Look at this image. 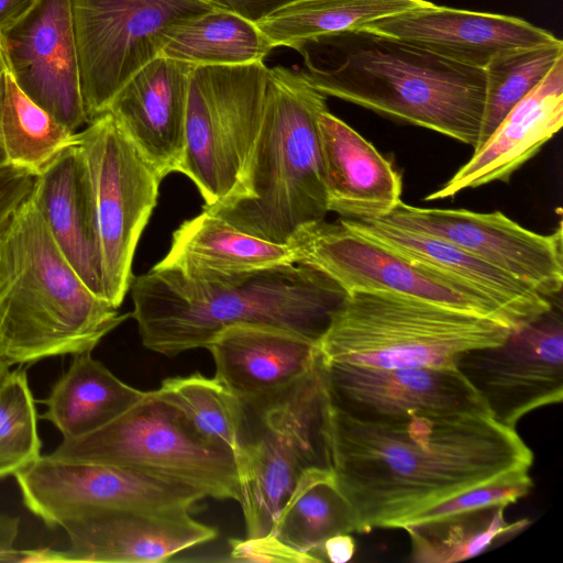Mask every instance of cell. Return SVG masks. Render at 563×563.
<instances>
[{"instance_id":"cell-1","label":"cell","mask_w":563,"mask_h":563,"mask_svg":"<svg viewBox=\"0 0 563 563\" xmlns=\"http://www.w3.org/2000/svg\"><path fill=\"white\" fill-rule=\"evenodd\" d=\"M330 468L357 531L399 528L409 517L474 486L529 472L533 454L487 412L360 421L329 404Z\"/></svg>"},{"instance_id":"cell-2","label":"cell","mask_w":563,"mask_h":563,"mask_svg":"<svg viewBox=\"0 0 563 563\" xmlns=\"http://www.w3.org/2000/svg\"><path fill=\"white\" fill-rule=\"evenodd\" d=\"M298 71L325 97L477 145L486 74L419 46L363 30L305 44Z\"/></svg>"},{"instance_id":"cell-3","label":"cell","mask_w":563,"mask_h":563,"mask_svg":"<svg viewBox=\"0 0 563 563\" xmlns=\"http://www.w3.org/2000/svg\"><path fill=\"white\" fill-rule=\"evenodd\" d=\"M130 288L142 344L167 357L206 349L222 330L239 324L274 327L318 342L344 296L298 264L207 280L153 266Z\"/></svg>"},{"instance_id":"cell-4","label":"cell","mask_w":563,"mask_h":563,"mask_svg":"<svg viewBox=\"0 0 563 563\" xmlns=\"http://www.w3.org/2000/svg\"><path fill=\"white\" fill-rule=\"evenodd\" d=\"M129 317L87 287L29 195L0 230L3 360L14 366L92 352Z\"/></svg>"},{"instance_id":"cell-5","label":"cell","mask_w":563,"mask_h":563,"mask_svg":"<svg viewBox=\"0 0 563 563\" xmlns=\"http://www.w3.org/2000/svg\"><path fill=\"white\" fill-rule=\"evenodd\" d=\"M327 97L298 71L268 68L261 130L234 191L203 207L234 228L287 243L328 211L318 117Z\"/></svg>"},{"instance_id":"cell-6","label":"cell","mask_w":563,"mask_h":563,"mask_svg":"<svg viewBox=\"0 0 563 563\" xmlns=\"http://www.w3.org/2000/svg\"><path fill=\"white\" fill-rule=\"evenodd\" d=\"M512 329L494 319L380 291L343 296L317 342L319 358L372 368L456 366L472 350L501 344Z\"/></svg>"},{"instance_id":"cell-7","label":"cell","mask_w":563,"mask_h":563,"mask_svg":"<svg viewBox=\"0 0 563 563\" xmlns=\"http://www.w3.org/2000/svg\"><path fill=\"white\" fill-rule=\"evenodd\" d=\"M329 404L316 360L312 369L286 391L244 405L242 444L234 461L246 538L271 532L307 470L330 468L324 438Z\"/></svg>"},{"instance_id":"cell-8","label":"cell","mask_w":563,"mask_h":563,"mask_svg":"<svg viewBox=\"0 0 563 563\" xmlns=\"http://www.w3.org/2000/svg\"><path fill=\"white\" fill-rule=\"evenodd\" d=\"M48 455L118 465L192 486L207 497L240 499L233 455L199 439L154 390L95 432L63 440Z\"/></svg>"},{"instance_id":"cell-9","label":"cell","mask_w":563,"mask_h":563,"mask_svg":"<svg viewBox=\"0 0 563 563\" xmlns=\"http://www.w3.org/2000/svg\"><path fill=\"white\" fill-rule=\"evenodd\" d=\"M267 74L264 62L192 67L178 173L197 187L203 207L227 199L240 180L261 130Z\"/></svg>"},{"instance_id":"cell-10","label":"cell","mask_w":563,"mask_h":563,"mask_svg":"<svg viewBox=\"0 0 563 563\" xmlns=\"http://www.w3.org/2000/svg\"><path fill=\"white\" fill-rule=\"evenodd\" d=\"M77 145L95 199L103 297L119 309L134 278V253L163 179L109 112L77 132Z\"/></svg>"},{"instance_id":"cell-11","label":"cell","mask_w":563,"mask_h":563,"mask_svg":"<svg viewBox=\"0 0 563 563\" xmlns=\"http://www.w3.org/2000/svg\"><path fill=\"white\" fill-rule=\"evenodd\" d=\"M216 5L203 0H70L87 124L159 56L170 25Z\"/></svg>"},{"instance_id":"cell-12","label":"cell","mask_w":563,"mask_h":563,"mask_svg":"<svg viewBox=\"0 0 563 563\" xmlns=\"http://www.w3.org/2000/svg\"><path fill=\"white\" fill-rule=\"evenodd\" d=\"M295 264L309 267L344 295L380 291L486 317L511 329L507 316L479 292L354 232L340 220L301 225L287 241Z\"/></svg>"},{"instance_id":"cell-13","label":"cell","mask_w":563,"mask_h":563,"mask_svg":"<svg viewBox=\"0 0 563 563\" xmlns=\"http://www.w3.org/2000/svg\"><path fill=\"white\" fill-rule=\"evenodd\" d=\"M25 507L51 527L95 509L188 508L199 489L118 465L44 455L15 473Z\"/></svg>"},{"instance_id":"cell-14","label":"cell","mask_w":563,"mask_h":563,"mask_svg":"<svg viewBox=\"0 0 563 563\" xmlns=\"http://www.w3.org/2000/svg\"><path fill=\"white\" fill-rule=\"evenodd\" d=\"M489 415L516 428L529 412L563 398V321L553 306L512 329L499 345L468 351L456 362Z\"/></svg>"},{"instance_id":"cell-15","label":"cell","mask_w":563,"mask_h":563,"mask_svg":"<svg viewBox=\"0 0 563 563\" xmlns=\"http://www.w3.org/2000/svg\"><path fill=\"white\" fill-rule=\"evenodd\" d=\"M448 241L554 300L563 286L562 224L551 234L530 231L500 211L435 209L402 201L379 218Z\"/></svg>"},{"instance_id":"cell-16","label":"cell","mask_w":563,"mask_h":563,"mask_svg":"<svg viewBox=\"0 0 563 563\" xmlns=\"http://www.w3.org/2000/svg\"><path fill=\"white\" fill-rule=\"evenodd\" d=\"M69 547L15 551L12 562L156 563L217 538L188 508H103L65 522Z\"/></svg>"},{"instance_id":"cell-17","label":"cell","mask_w":563,"mask_h":563,"mask_svg":"<svg viewBox=\"0 0 563 563\" xmlns=\"http://www.w3.org/2000/svg\"><path fill=\"white\" fill-rule=\"evenodd\" d=\"M330 404L364 422L413 416L488 412L457 366L372 368L324 363L317 356Z\"/></svg>"},{"instance_id":"cell-18","label":"cell","mask_w":563,"mask_h":563,"mask_svg":"<svg viewBox=\"0 0 563 563\" xmlns=\"http://www.w3.org/2000/svg\"><path fill=\"white\" fill-rule=\"evenodd\" d=\"M7 68L19 88L76 132L87 124L70 0H36L0 31Z\"/></svg>"},{"instance_id":"cell-19","label":"cell","mask_w":563,"mask_h":563,"mask_svg":"<svg viewBox=\"0 0 563 563\" xmlns=\"http://www.w3.org/2000/svg\"><path fill=\"white\" fill-rule=\"evenodd\" d=\"M362 30L482 69L500 53L558 40L550 31L521 18L432 2L373 21Z\"/></svg>"},{"instance_id":"cell-20","label":"cell","mask_w":563,"mask_h":563,"mask_svg":"<svg viewBox=\"0 0 563 563\" xmlns=\"http://www.w3.org/2000/svg\"><path fill=\"white\" fill-rule=\"evenodd\" d=\"M194 65L157 57L115 96L107 112L164 179L178 173L186 144V114Z\"/></svg>"},{"instance_id":"cell-21","label":"cell","mask_w":563,"mask_h":563,"mask_svg":"<svg viewBox=\"0 0 563 563\" xmlns=\"http://www.w3.org/2000/svg\"><path fill=\"white\" fill-rule=\"evenodd\" d=\"M354 232L426 266L493 301L519 328L554 306L506 272L442 239L410 231L383 219H339Z\"/></svg>"},{"instance_id":"cell-22","label":"cell","mask_w":563,"mask_h":563,"mask_svg":"<svg viewBox=\"0 0 563 563\" xmlns=\"http://www.w3.org/2000/svg\"><path fill=\"white\" fill-rule=\"evenodd\" d=\"M563 124V58L503 119L473 156L424 200L452 198L463 190L507 181Z\"/></svg>"},{"instance_id":"cell-23","label":"cell","mask_w":563,"mask_h":563,"mask_svg":"<svg viewBox=\"0 0 563 563\" xmlns=\"http://www.w3.org/2000/svg\"><path fill=\"white\" fill-rule=\"evenodd\" d=\"M216 375L245 406L289 389L314 366L317 342L287 330L239 324L222 330L206 347Z\"/></svg>"},{"instance_id":"cell-24","label":"cell","mask_w":563,"mask_h":563,"mask_svg":"<svg viewBox=\"0 0 563 563\" xmlns=\"http://www.w3.org/2000/svg\"><path fill=\"white\" fill-rule=\"evenodd\" d=\"M328 211L379 219L400 202V174L374 145L328 109L318 117Z\"/></svg>"},{"instance_id":"cell-25","label":"cell","mask_w":563,"mask_h":563,"mask_svg":"<svg viewBox=\"0 0 563 563\" xmlns=\"http://www.w3.org/2000/svg\"><path fill=\"white\" fill-rule=\"evenodd\" d=\"M30 195L68 263L87 287L104 299L95 199L77 143L35 176Z\"/></svg>"},{"instance_id":"cell-26","label":"cell","mask_w":563,"mask_h":563,"mask_svg":"<svg viewBox=\"0 0 563 563\" xmlns=\"http://www.w3.org/2000/svg\"><path fill=\"white\" fill-rule=\"evenodd\" d=\"M295 264L287 243L245 233L202 208L173 232L167 254L154 266L207 280Z\"/></svg>"},{"instance_id":"cell-27","label":"cell","mask_w":563,"mask_h":563,"mask_svg":"<svg viewBox=\"0 0 563 563\" xmlns=\"http://www.w3.org/2000/svg\"><path fill=\"white\" fill-rule=\"evenodd\" d=\"M68 369L53 385L40 418L53 423L63 440L95 432L139 401L146 391L113 375L91 352L73 355Z\"/></svg>"},{"instance_id":"cell-28","label":"cell","mask_w":563,"mask_h":563,"mask_svg":"<svg viewBox=\"0 0 563 563\" xmlns=\"http://www.w3.org/2000/svg\"><path fill=\"white\" fill-rule=\"evenodd\" d=\"M273 49L254 22L216 5L170 25L158 57L194 66L243 65L264 62Z\"/></svg>"},{"instance_id":"cell-29","label":"cell","mask_w":563,"mask_h":563,"mask_svg":"<svg viewBox=\"0 0 563 563\" xmlns=\"http://www.w3.org/2000/svg\"><path fill=\"white\" fill-rule=\"evenodd\" d=\"M356 531L354 510L331 468L313 467L300 476L269 533L291 549L325 562V540Z\"/></svg>"},{"instance_id":"cell-30","label":"cell","mask_w":563,"mask_h":563,"mask_svg":"<svg viewBox=\"0 0 563 563\" xmlns=\"http://www.w3.org/2000/svg\"><path fill=\"white\" fill-rule=\"evenodd\" d=\"M428 0H297L255 22L275 47L297 52L307 43L411 9L430 4Z\"/></svg>"},{"instance_id":"cell-31","label":"cell","mask_w":563,"mask_h":563,"mask_svg":"<svg viewBox=\"0 0 563 563\" xmlns=\"http://www.w3.org/2000/svg\"><path fill=\"white\" fill-rule=\"evenodd\" d=\"M155 394L169 404L205 443L235 457L245 422L243 402L216 377L200 373L164 379Z\"/></svg>"},{"instance_id":"cell-32","label":"cell","mask_w":563,"mask_h":563,"mask_svg":"<svg viewBox=\"0 0 563 563\" xmlns=\"http://www.w3.org/2000/svg\"><path fill=\"white\" fill-rule=\"evenodd\" d=\"M507 507L497 506L435 520L410 523L404 529L411 560L418 563H452L476 556L495 542L523 530L530 521L508 522Z\"/></svg>"},{"instance_id":"cell-33","label":"cell","mask_w":563,"mask_h":563,"mask_svg":"<svg viewBox=\"0 0 563 563\" xmlns=\"http://www.w3.org/2000/svg\"><path fill=\"white\" fill-rule=\"evenodd\" d=\"M0 126L8 164L38 176L64 150L77 143L70 131L32 101L7 69Z\"/></svg>"},{"instance_id":"cell-34","label":"cell","mask_w":563,"mask_h":563,"mask_svg":"<svg viewBox=\"0 0 563 563\" xmlns=\"http://www.w3.org/2000/svg\"><path fill=\"white\" fill-rule=\"evenodd\" d=\"M563 58V42L517 48L493 57L484 68L486 99L476 150L507 113Z\"/></svg>"},{"instance_id":"cell-35","label":"cell","mask_w":563,"mask_h":563,"mask_svg":"<svg viewBox=\"0 0 563 563\" xmlns=\"http://www.w3.org/2000/svg\"><path fill=\"white\" fill-rule=\"evenodd\" d=\"M37 411L23 368L0 382V479L41 456Z\"/></svg>"},{"instance_id":"cell-36","label":"cell","mask_w":563,"mask_h":563,"mask_svg":"<svg viewBox=\"0 0 563 563\" xmlns=\"http://www.w3.org/2000/svg\"><path fill=\"white\" fill-rule=\"evenodd\" d=\"M533 483L529 472H518L474 486L406 519V525L435 520L490 507H508L528 495Z\"/></svg>"},{"instance_id":"cell-37","label":"cell","mask_w":563,"mask_h":563,"mask_svg":"<svg viewBox=\"0 0 563 563\" xmlns=\"http://www.w3.org/2000/svg\"><path fill=\"white\" fill-rule=\"evenodd\" d=\"M230 558L239 562L266 563H319V561L286 545L273 534L263 537L231 539Z\"/></svg>"},{"instance_id":"cell-38","label":"cell","mask_w":563,"mask_h":563,"mask_svg":"<svg viewBox=\"0 0 563 563\" xmlns=\"http://www.w3.org/2000/svg\"><path fill=\"white\" fill-rule=\"evenodd\" d=\"M34 178L29 172L11 164L0 167V230L30 195Z\"/></svg>"},{"instance_id":"cell-39","label":"cell","mask_w":563,"mask_h":563,"mask_svg":"<svg viewBox=\"0 0 563 563\" xmlns=\"http://www.w3.org/2000/svg\"><path fill=\"white\" fill-rule=\"evenodd\" d=\"M297 0H219L220 4L256 22Z\"/></svg>"},{"instance_id":"cell-40","label":"cell","mask_w":563,"mask_h":563,"mask_svg":"<svg viewBox=\"0 0 563 563\" xmlns=\"http://www.w3.org/2000/svg\"><path fill=\"white\" fill-rule=\"evenodd\" d=\"M355 552V540L352 533L333 536L323 543L325 561L332 563H345L352 560Z\"/></svg>"},{"instance_id":"cell-41","label":"cell","mask_w":563,"mask_h":563,"mask_svg":"<svg viewBox=\"0 0 563 563\" xmlns=\"http://www.w3.org/2000/svg\"><path fill=\"white\" fill-rule=\"evenodd\" d=\"M19 518L0 514V561H10L16 551L14 544L19 534Z\"/></svg>"},{"instance_id":"cell-42","label":"cell","mask_w":563,"mask_h":563,"mask_svg":"<svg viewBox=\"0 0 563 563\" xmlns=\"http://www.w3.org/2000/svg\"><path fill=\"white\" fill-rule=\"evenodd\" d=\"M36 0H0V31L22 16Z\"/></svg>"},{"instance_id":"cell-43","label":"cell","mask_w":563,"mask_h":563,"mask_svg":"<svg viewBox=\"0 0 563 563\" xmlns=\"http://www.w3.org/2000/svg\"><path fill=\"white\" fill-rule=\"evenodd\" d=\"M7 64L5 59L2 53V48L0 45V115H1V102H2V92H3V82H4V75L7 71ZM8 164L3 143H2V136H1V126H0V167Z\"/></svg>"},{"instance_id":"cell-44","label":"cell","mask_w":563,"mask_h":563,"mask_svg":"<svg viewBox=\"0 0 563 563\" xmlns=\"http://www.w3.org/2000/svg\"><path fill=\"white\" fill-rule=\"evenodd\" d=\"M10 367L11 366L0 355V382L8 375Z\"/></svg>"},{"instance_id":"cell-45","label":"cell","mask_w":563,"mask_h":563,"mask_svg":"<svg viewBox=\"0 0 563 563\" xmlns=\"http://www.w3.org/2000/svg\"><path fill=\"white\" fill-rule=\"evenodd\" d=\"M203 1L211 2V3H216V4H220L219 0H203ZM220 5H221V4H220Z\"/></svg>"}]
</instances>
